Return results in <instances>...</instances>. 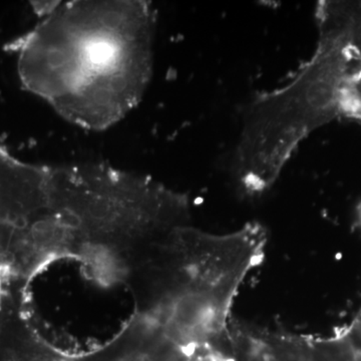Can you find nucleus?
Wrapping results in <instances>:
<instances>
[{
    "instance_id": "nucleus-3",
    "label": "nucleus",
    "mask_w": 361,
    "mask_h": 361,
    "mask_svg": "<svg viewBox=\"0 0 361 361\" xmlns=\"http://www.w3.org/2000/svg\"><path fill=\"white\" fill-rule=\"evenodd\" d=\"M175 239L184 257V281L170 301L169 336L195 348H227L234 302L246 277L263 262L266 229L257 222L225 234L177 228Z\"/></svg>"
},
{
    "instance_id": "nucleus-1",
    "label": "nucleus",
    "mask_w": 361,
    "mask_h": 361,
    "mask_svg": "<svg viewBox=\"0 0 361 361\" xmlns=\"http://www.w3.org/2000/svg\"><path fill=\"white\" fill-rule=\"evenodd\" d=\"M155 30L151 2L72 0L9 46L25 90L72 125L98 132L142 102L153 77Z\"/></svg>"
},
{
    "instance_id": "nucleus-2",
    "label": "nucleus",
    "mask_w": 361,
    "mask_h": 361,
    "mask_svg": "<svg viewBox=\"0 0 361 361\" xmlns=\"http://www.w3.org/2000/svg\"><path fill=\"white\" fill-rule=\"evenodd\" d=\"M310 60L280 88L258 96L244 114L232 162L237 189L247 197L270 190L299 145L341 111L360 79V51L346 32L320 27Z\"/></svg>"
},
{
    "instance_id": "nucleus-5",
    "label": "nucleus",
    "mask_w": 361,
    "mask_h": 361,
    "mask_svg": "<svg viewBox=\"0 0 361 361\" xmlns=\"http://www.w3.org/2000/svg\"><path fill=\"white\" fill-rule=\"evenodd\" d=\"M0 146H2V145H1V144H0Z\"/></svg>"
},
{
    "instance_id": "nucleus-4",
    "label": "nucleus",
    "mask_w": 361,
    "mask_h": 361,
    "mask_svg": "<svg viewBox=\"0 0 361 361\" xmlns=\"http://www.w3.org/2000/svg\"><path fill=\"white\" fill-rule=\"evenodd\" d=\"M49 168L18 160L0 146V264L13 258L46 210Z\"/></svg>"
}]
</instances>
